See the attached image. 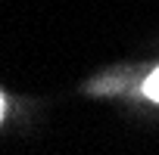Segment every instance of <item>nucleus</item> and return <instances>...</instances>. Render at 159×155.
Segmentation results:
<instances>
[{
  "instance_id": "nucleus-1",
  "label": "nucleus",
  "mask_w": 159,
  "mask_h": 155,
  "mask_svg": "<svg viewBox=\"0 0 159 155\" xmlns=\"http://www.w3.org/2000/svg\"><path fill=\"white\" fill-rule=\"evenodd\" d=\"M140 96L150 99V103H159V65L143 78V84H140Z\"/></svg>"
}]
</instances>
